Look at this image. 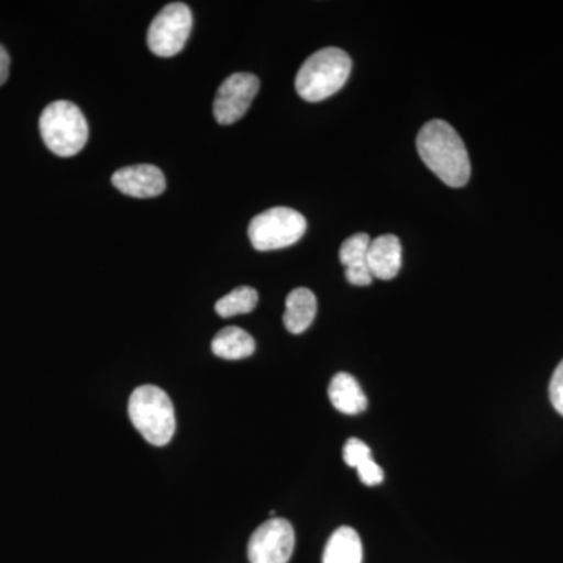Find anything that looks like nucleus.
I'll return each instance as SVG.
<instances>
[{
    "label": "nucleus",
    "mask_w": 563,
    "mask_h": 563,
    "mask_svg": "<svg viewBox=\"0 0 563 563\" xmlns=\"http://www.w3.org/2000/svg\"><path fill=\"white\" fill-rule=\"evenodd\" d=\"M417 150L422 163L448 187L461 188L468 184L472 176L468 151L446 121L426 122L417 136Z\"/></svg>",
    "instance_id": "1"
},
{
    "label": "nucleus",
    "mask_w": 563,
    "mask_h": 563,
    "mask_svg": "<svg viewBox=\"0 0 563 563\" xmlns=\"http://www.w3.org/2000/svg\"><path fill=\"white\" fill-rule=\"evenodd\" d=\"M372 457V450L368 444L358 439H350L343 448L344 463L352 468H357L361 463Z\"/></svg>",
    "instance_id": "17"
},
{
    "label": "nucleus",
    "mask_w": 563,
    "mask_h": 563,
    "mask_svg": "<svg viewBox=\"0 0 563 563\" xmlns=\"http://www.w3.org/2000/svg\"><path fill=\"white\" fill-rule=\"evenodd\" d=\"M550 399L555 412L563 417V358L561 363L555 366L553 377H551Z\"/></svg>",
    "instance_id": "18"
},
{
    "label": "nucleus",
    "mask_w": 563,
    "mask_h": 563,
    "mask_svg": "<svg viewBox=\"0 0 563 563\" xmlns=\"http://www.w3.org/2000/svg\"><path fill=\"white\" fill-rule=\"evenodd\" d=\"M329 399L339 412L358 415L365 412L368 401L354 376L350 373H339L329 384Z\"/></svg>",
    "instance_id": "13"
},
{
    "label": "nucleus",
    "mask_w": 563,
    "mask_h": 563,
    "mask_svg": "<svg viewBox=\"0 0 563 563\" xmlns=\"http://www.w3.org/2000/svg\"><path fill=\"white\" fill-rule=\"evenodd\" d=\"M258 302V292L255 288L243 287L235 288L229 295L222 296L214 306V310L221 318H231L235 314L251 313Z\"/></svg>",
    "instance_id": "16"
},
{
    "label": "nucleus",
    "mask_w": 563,
    "mask_h": 563,
    "mask_svg": "<svg viewBox=\"0 0 563 563\" xmlns=\"http://www.w3.org/2000/svg\"><path fill=\"white\" fill-rule=\"evenodd\" d=\"M317 296L309 288H296L285 301L284 324L288 332L299 335L312 325L317 317Z\"/></svg>",
    "instance_id": "12"
},
{
    "label": "nucleus",
    "mask_w": 563,
    "mask_h": 563,
    "mask_svg": "<svg viewBox=\"0 0 563 563\" xmlns=\"http://www.w3.org/2000/svg\"><path fill=\"white\" fill-rule=\"evenodd\" d=\"M129 417L136 431L154 446H166L176 432V412L168 393L141 385L129 399Z\"/></svg>",
    "instance_id": "3"
},
{
    "label": "nucleus",
    "mask_w": 563,
    "mask_h": 563,
    "mask_svg": "<svg viewBox=\"0 0 563 563\" xmlns=\"http://www.w3.org/2000/svg\"><path fill=\"white\" fill-rule=\"evenodd\" d=\"M261 90V80L251 73L232 74L222 81L213 102V113L221 125L242 120Z\"/></svg>",
    "instance_id": "8"
},
{
    "label": "nucleus",
    "mask_w": 563,
    "mask_h": 563,
    "mask_svg": "<svg viewBox=\"0 0 563 563\" xmlns=\"http://www.w3.org/2000/svg\"><path fill=\"white\" fill-rule=\"evenodd\" d=\"M191 29L190 7L181 2L169 3L152 21L147 31V46L157 57H174L184 49Z\"/></svg>",
    "instance_id": "6"
},
{
    "label": "nucleus",
    "mask_w": 563,
    "mask_h": 563,
    "mask_svg": "<svg viewBox=\"0 0 563 563\" xmlns=\"http://www.w3.org/2000/svg\"><path fill=\"white\" fill-rule=\"evenodd\" d=\"M352 62L339 47L310 55L296 76V91L307 102H321L339 92L351 76Z\"/></svg>",
    "instance_id": "2"
},
{
    "label": "nucleus",
    "mask_w": 563,
    "mask_h": 563,
    "mask_svg": "<svg viewBox=\"0 0 563 563\" xmlns=\"http://www.w3.org/2000/svg\"><path fill=\"white\" fill-rule=\"evenodd\" d=\"M368 265L376 279H395L402 265V246L398 236L387 233L373 240L368 250Z\"/></svg>",
    "instance_id": "11"
},
{
    "label": "nucleus",
    "mask_w": 563,
    "mask_h": 563,
    "mask_svg": "<svg viewBox=\"0 0 563 563\" xmlns=\"http://www.w3.org/2000/svg\"><path fill=\"white\" fill-rule=\"evenodd\" d=\"M10 76V55L5 47L0 44V87L5 84Z\"/></svg>",
    "instance_id": "20"
},
{
    "label": "nucleus",
    "mask_w": 563,
    "mask_h": 563,
    "mask_svg": "<svg viewBox=\"0 0 563 563\" xmlns=\"http://www.w3.org/2000/svg\"><path fill=\"white\" fill-rule=\"evenodd\" d=\"M372 240L366 233H355L344 240L340 247V262L346 268V279L355 287H366L372 284L374 277L368 265V250Z\"/></svg>",
    "instance_id": "10"
},
{
    "label": "nucleus",
    "mask_w": 563,
    "mask_h": 563,
    "mask_svg": "<svg viewBox=\"0 0 563 563\" xmlns=\"http://www.w3.org/2000/svg\"><path fill=\"white\" fill-rule=\"evenodd\" d=\"M307 231V221L290 207H273L252 218L247 235L257 251H277L292 246Z\"/></svg>",
    "instance_id": "5"
},
{
    "label": "nucleus",
    "mask_w": 563,
    "mask_h": 563,
    "mask_svg": "<svg viewBox=\"0 0 563 563\" xmlns=\"http://www.w3.org/2000/svg\"><path fill=\"white\" fill-rule=\"evenodd\" d=\"M211 351L217 357L225 358V361H242V358L251 357L255 351L254 339L243 331V329L231 328L221 329L211 342Z\"/></svg>",
    "instance_id": "15"
},
{
    "label": "nucleus",
    "mask_w": 563,
    "mask_h": 563,
    "mask_svg": "<svg viewBox=\"0 0 563 563\" xmlns=\"http://www.w3.org/2000/svg\"><path fill=\"white\" fill-rule=\"evenodd\" d=\"M358 477L365 485H377L384 481V470L369 457L368 461L361 463L357 466Z\"/></svg>",
    "instance_id": "19"
},
{
    "label": "nucleus",
    "mask_w": 563,
    "mask_h": 563,
    "mask_svg": "<svg viewBox=\"0 0 563 563\" xmlns=\"http://www.w3.org/2000/svg\"><path fill=\"white\" fill-rule=\"evenodd\" d=\"M111 184L131 198H157L166 188L162 169L154 165L125 166L111 177Z\"/></svg>",
    "instance_id": "9"
},
{
    "label": "nucleus",
    "mask_w": 563,
    "mask_h": 563,
    "mask_svg": "<svg viewBox=\"0 0 563 563\" xmlns=\"http://www.w3.org/2000/svg\"><path fill=\"white\" fill-rule=\"evenodd\" d=\"M295 542V529L290 521L272 518L252 533L247 558L251 563H288Z\"/></svg>",
    "instance_id": "7"
},
{
    "label": "nucleus",
    "mask_w": 563,
    "mask_h": 563,
    "mask_svg": "<svg viewBox=\"0 0 563 563\" xmlns=\"http://www.w3.org/2000/svg\"><path fill=\"white\" fill-rule=\"evenodd\" d=\"M40 132L47 150L58 157H74L88 141V122L76 103L52 102L40 118Z\"/></svg>",
    "instance_id": "4"
},
{
    "label": "nucleus",
    "mask_w": 563,
    "mask_h": 563,
    "mask_svg": "<svg viewBox=\"0 0 563 563\" xmlns=\"http://www.w3.org/2000/svg\"><path fill=\"white\" fill-rule=\"evenodd\" d=\"M361 537L350 526H342L332 533L322 554V563H362Z\"/></svg>",
    "instance_id": "14"
}]
</instances>
